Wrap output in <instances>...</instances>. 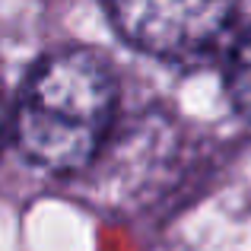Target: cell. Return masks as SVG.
Segmentation results:
<instances>
[{"mask_svg": "<svg viewBox=\"0 0 251 251\" xmlns=\"http://www.w3.org/2000/svg\"><path fill=\"white\" fill-rule=\"evenodd\" d=\"M115 29L166 61H191L210 51L229 29L239 0H105Z\"/></svg>", "mask_w": 251, "mask_h": 251, "instance_id": "7a4b0ae2", "label": "cell"}, {"mask_svg": "<svg viewBox=\"0 0 251 251\" xmlns=\"http://www.w3.org/2000/svg\"><path fill=\"white\" fill-rule=\"evenodd\" d=\"M10 111H6V102H3V96H0V143H3V137H6V127H10Z\"/></svg>", "mask_w": 251, "mask_h": 251, "instance_id": "277c9868", "label": "cell"}, {"mask_svg": "<svg viewBox=\"0 0 251 251\" xmlns=\"http://www.w3.org/2000/svg\"><path fill=\"white\" fill-rule=\"evenodd\" d=\"M118 108L108 61L89 48H61L32 67L13 111V140L35 169L74 175L102 150Z\"/></svg>", "mask_w": 251, "mask_h": 251, "instance_id": "6da1fadb", "label": "cell"}, {"mask_svg": "<svg viewBox=\"0 0 251 251\" xmlns=\"http://www.w3.org/2000/svg\"><path fill=\"white\" fill-rule=\"evenodd\" d=\"M226 92L232 108L251 121V29L235 42L226 64Z\"/></svg>", "mask_w": 251, "mask_h": 251, "instance_id": "3957f363", "label": "cell"}]
</instances>
